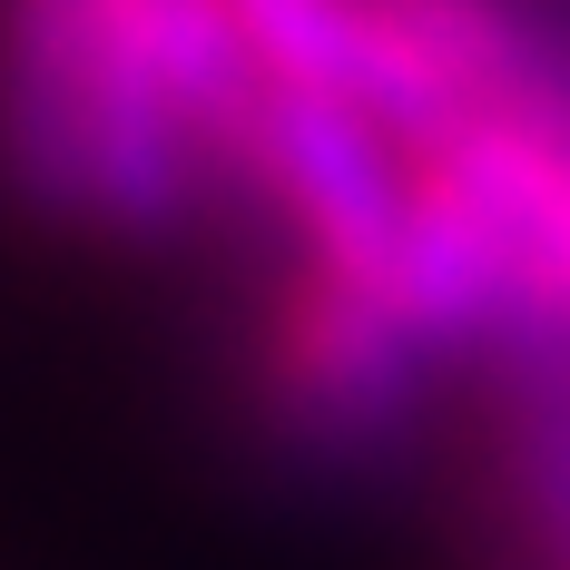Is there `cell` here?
Listing matches in <instances>:
<instances>
[{
    "instance_id": "6da1fadb",
    "label": "cell",
    "mask_w": 570,
    "mask_h": 570,
    "mask_svg": "<svg viewBox=\"0 0 570 570\" xmlns=\"http://www.w3.org/2000/svg\"><path fill=\"white\" fill-rule=\"evenodd\" d=\"M0 197L118 246H168L227 197L158 89L138 0H0Z\"/></svg>"
},
{
    "instance_id": "7a4b0ae2",
    "label": "cell",
    "mask_w": 570,
    "mask_h": 570,
    "mask_svg": "<svg viewBox=\"0 0 570 570\" xmlns=\"http://www.w3.org/2000/svg\"><path fill=\"white\" fill-rule=\"evenodd\" d=\"M433 364L443 354L374 285L295 256V276L276 285V305L256 325V423L305 462H374L413 433Z\"/></svg>"
},
{
    "instance_id": "277c9868",
    "label": "cell",
    "mask_w": 570,
    "mask_h": 570,
    "mask_svg": "<svg viewBox=\"0 0 570 570\" xmlns=\"http://www.w3.org/2000/svg\"><path fill=\"white\" fill-rule=\"evenodd\" d=\"M236 30L266 79L335 89L354 109H384V30L374 0H236Z\"/></svg>"
},
{
    "instance_id": "3957f363",
    "label": "cell",
    "mask_w": 570,
    "mask_h": 570,
    "mask_svg": "<svg viewBox=\"0 0 570 570\" xmlns=\"http://www.w3.org/2000/svg\"><path fill=\"white\" fill-rule=\"evenodd\" d=\"M413 177H423V158L374 109H354L335 89H285L276 79L266 109L236 138V197L285 217L305 266L354 276V285H384V266L403 246Z\"/></svg>"
}]
</instances>
